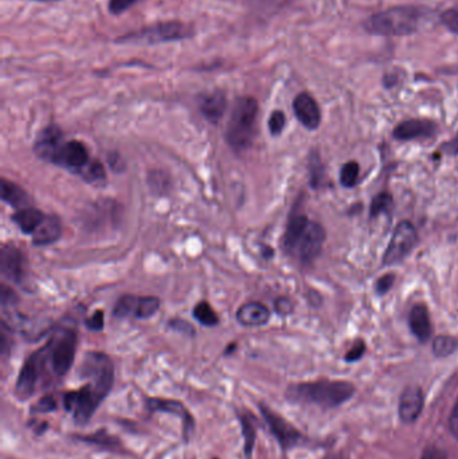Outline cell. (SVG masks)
I'll return each instance as SVG.
<instances>
[{
	"instance_id": "obj_1",
	"label": "cell",
	"mask_w": 458,
	"mask_h": 459,
	"mask_svg": "<svg viewBox=\"0 0 458 459\" xmlns=\"http://www.w3.org/2000/svg\"><path fill=\"white\" fill-rule=\"evenodd\" d=\"M423 19L425 12L417 7H395L370 16L364 27L376 36H409L421 27Z\"/></svg>"
},
{
	"instance_id": "obj_2",
	"label": "cell",
	"mask_w": 458,
	"mask_h": 459,
	"mask_svg": "<svg viewBox=\"0 0 458 459\" xmlns=\"http://www.w3.org/2000/svg\"><path fill=\"white\" fill-rule=\"evenodd\" d=\"M257 116L258 102L255 98L241 97L235 101L226 128V140L234 152L242 153L253 144Z\"/></svg>"
},
{
	"instance_id": "obj_3",
	"label": "cell",
	"mask_w": 458,
	"mask_h": 459,
	"mask_svg": "<svg viewBox=\"0 0 458 459\" xmlns=\"http://www.w3.org/2000/svg\"><path fill=\"white\" fill-rule=\"evenodd\" d=\"M353 386L347 382H314L289 387L287 395L293 401L312 403L320 407H336L353 395Z\"/></svg>"
},
{
	"instance_id": "obj_4",
	"label": "cell",
	"mask_w": 458,
	"mask_h": 459,
	"mask_svg": "<svg viewBox=\"0 0 458 459\" xmlns=\"http://www.w3.org/2000/svg\"><path fill=\"white\" fill-rule=\"evenodd\" d=\"M193 36V30L190 24L183 23L179 21H166V22L149 24L140 30L128 33L125 36L117 38V42L155 45V43L183 40V39H188Z\"/></svg>"
},
{
	"instance_id": "obj_5",
	"label": "cell",
	"mask_w": 458,
	"mask_h": 459,
	"mask_svg": "<svg viewBox=\"0 0 458 459\" xmlns=\"http://www.w3.org/2000/svg\"><path fill=\"white\" fill-rule=\"evenodd\" d=\"M80 374L101 400L108 396L114 382V367L110 357L101 352H89L80 367Z\"/></svg>"
},
{
	"instance_id": "obj_6",
	"label": "cell",
	"mask_w": 458,
	"mask_h": 459,
	"mask_svg": "<svg viewBox=\"0 0 458 459\" xmlns=\"http://www.w3.org/2000/svg\"><path fill=\"white\" fill-rule=\"evenodd\" d=\"M48 362L57 376H65L70 371L75 356L77 335L72 329H63L48 341Z\"/></svg>"
},
{
	"instance_id": "obj_7",
	"label": "cell",
	"mask_w": 458,
	"mask_h": 459,
	"mask_svg": "<svg viewBox=\"0 0 458 459\" xmlns=\"http://www.w3.org/2000/svg\"><path fill=\"white\" fill-rule=\"evenodd\" d=\"M46 362H48V345L28 356L15 384V394L18 398L26 400L36 392V384L42 376Z\"/></svg>"
},
{
	"instance_id": "obj_8",
	"label": "cell",
	"mask_w": 458,
	"mask_h": 459,
	"mask_svg": "<svg viewBox=\"0 0 458 459\" xmlns=\"http://www.w3.org/2000/svg\"><path fill=\"white\" fill-rule=\"evenodd\" d=\"M101 401L102 400L98 398V395L89 384H85L80 389L66 394L63 398L65 409L72 412L74 421L78 424L89 422Z\"/></svg>"
},
{
	"instance_id": "obj_9",
	"label": "cell",
	"mask_w": 458,
	"mask_h": 459,
	"mask_svg": "<svg viewBox=\"0 0 458 459\" xmlns=\"http://www.w3.org/2000/svg\"><path fill=\"white\" fill-rule=\"evenodd\" d=\"M417 230L410 222H402L397 226L385 254V265L398 264L417 244Z\"/></svg>"
},
{
	"instance_id": "obj_10",
	"label": "cell",
	"mask_w": 458,
	"mask_h": 459,
	"mask_svg": "<svg viewBox=\"0 0 458 459\" xmlns=\"http://www.w3.org/2000/svg\"><path fill=\"white\" fill-rule=\"evenodd\" d=\"M261 412L272 433L277 438L278 443L284 450H289L302 442V434L282 416H279L266 406H261Z\"/></svg>"
},
{
	"instance_id": "obj_11",
	"label": "cell",
	"mask_w": 458,
	"mask_h": 459,
	"mask_svg": "<svg viewBox=\"0 0 458 459\" xmlns=\"http://www.w3.org/2000/svg\"><path fill=\"white\" fill-rule=\"evenodd\" d=\"M324 239H326L324 229L319 223L309 220L293 253L297 254V256L302 262H311L320 253Z\"/></svg>"
},
{
	"instance_id": "obj_12",
	"label": "cell",
	"mask_w": 458,
	"mask_h": 459,
	"mask_svg": "<svg viewBox=\"0 0 458 459\" xmlns=\"http://www.w3.org/2000/svg\"><path fill=\"white\" fill-rule=\"evenodd\" d=\"M66 141L63 140V133L57 125H48L42 129L34 144V152L36 156L48 163H55V158L60 153V148Z\"/></svg>"
},
{
	"instance_id": "obj_13",
	"label": "cell",
	"mask_w": 458,
	"mask_h": 459,
	"mask_svg": "<svg viewBox=\"0 0 458 459\" xmlns=\"http://www.w3.org/2000/svg\"><path fill=\"white\" fill-rule=\"evenodd\" d=\"M1 273L9 281L22 284L27 276V261L24 254L14 244L1 247Z\"/></svg>"
},
{
	"instance_id": "obj_14",
	"label": "cell",
	"mask_w": 458,
	"mask_h": 459,
	"mask_svg": "<svg viewBox=\"0 0 458 459\" xmlns=\"http://www.w3.org/2000/svg\"><path fill=\"white\" fill-rule=\"evenodd\" d=\"M89 161H90L89 152L84 143L72 140V141H66L60 148V153L55 158L54 164L80 175Z\"/></svg>"
},
{
	"instance_id": "obj_15",
	"label": "cell",
	"mask_w": 458,
	"mask_h": 459,
	"mask_svg": "<svg viewBox=\"0 0 458 459\" xmlns=\"http://www.w3.org/2000/svg\"><path fill=\"white\" fill-rule=\"evenodd\" d=\"M148 409L152 412H166V414H174V415L179 416L183 421L184 438H186V441L190 439V436L193 433V428H195V422H193V418L190 415V412L186 410V407L181 403L176 401V400H169V399H149Z\"/></svg>"
},
{
	"instance_id": "obj_16",
	"label": "cell",
	"mask_w": 458,
	"mask_h": 459,
	"mask_svg": "<svg viewBox=\"0 0 458 459\" xmlns=\"http://www.w3.org/2000/svg\"><path fill=\"white\" fill-rule=\"evenodd\" d=\"M293 110L297 120L308 129H316L320 125L321 113L314 97L308 93H300L293 101Z\"/></svg>"
},
{
	"instance_id": "obj_17",
	"label": "cell",
	"mask_w": 458,
	"mask_h": 459,
	"mask_svg": "<svg viewBox=\"0 0 458 459\" xmlns=\"http://www.w3.org/2000/svg\"><path fill=\"white\" fill-rule=\"evenodd\" d=\"M423 409V394L418 387H408L399 401V418L405 423L415 422Z\"/></svg>"
},
{
	"instance_id": "obj_18",
	"label": "cell",
	"mask_w": 458,
	"mask_h": 459,
	"mask_svg": "<svg viewBox=\"0 0 458 459\" xmlns=\"http://www.w3.org/2000/svg\"><path fill=\"white\" fill-rule=\"evenodd\" d=\"M198 105L206 120L211 124H217L225 114L228 99L223 92L214 90L199 97Z\"/></svg>"
},
{
	"instance_id": "obj_19",
	"label": "cell",
	"mask_w": 458,
	"mask_h": 459,
	"mask_svg": "<svg viewBox=\"0 0 458 459\" xmlns=\"http://www.w3.org/2000/svg\"><path fill=\"white\" fill-rule=\"evenodd\" d=\"M235 317L241 325L255 328L265 325L270 320V312L261 302H247L237 310Z\"/></svg>"
},
{
	"instance_id": "obj_20",
	"label": "cell",
	"mask_w": 458,
	"mask_h": 459,
	"mask_svg": "<svg viewBox=\"0 0 458 459\" xmlns=\"http://www.w3.org/2000/svg\"><path fill=\"white\" fill-rule=\"evenodd\" d=\"M435 125L432 121L409 120L399 124L394 131V137L398 140H412L430 137L435 133Z\"/></svg>"
},
{
	"instance_id": "obj_21",
	"label": "cell",
	"mask_w": 458,
	"mask_h": 459,
	"mask_svg": "<svg viewBox=\"0 0 458 459\" xmlns=\"http://www.w3.org/2000/svg\"><path fill=\"white\" fill-rule=\"evenodd\" d=\"M60 235H62V223L60 217L55 215H46L43 223L33 234V243L38 247L48 246L58 241Z\"/></svg>"
},
{
	"instance_id": "obj_22",
	"label": "cell",
	"mask_w": 458,
	"mask_h": 459,
	"mask_svg": "<svg viewBox=\"0 0 458 459\" xmlns=\"http://www.w3.org/2000/svg\"><path fill=\"white\" fill-rule=\"evenodd\" d=\"M45 217L46 215L41 210L34 207H26L22 210H18L12 215L11 219L22 232L27 235H33L38 227L43 223Z\"/></svg>"
},
{
	"instance_id": "obj_23",
	"label": "cell",
	"mask_w": 458,
	"mask_h": 459,
	"mask_svg": "<svg viewBox=\"0 0 458 459\" xmlns=\"http://www.w3.org/2000/svg\"><path fill=\"white\" fill-rule=\"evenodd\" d=\"M412 333L418 338L420 341H426L432 336V323L429 312L423 305H417L411 309L410 317H409Z\"/></svg>"
},
{
	"instance_id": "obj_24",
	"label": "cell",
	"mask_w": 458,
	"mask_h": 459,
	"mask_svg": "<svg viewBox=\"0 0 458 459\" xmlns=\"http://www.w3.org/2000/svg\"><path fill=\"white\" fill-rule=\"evenodd\" d=\"M1 199H3V202L12 205L16 210L30 207L28 205L31 203V198L22 187H19L18 184H15L12 181L6 180V179H3L1 181Z\"/></svg>"
},
{
	"instance_id": "obj_25",
	"label": "cell",
	"mask_w": 458,
	"mask_h": 459,
	"mask_svg": "<svg viewBox=\"0 0 458 459\" xmlns=\"http://www.w3.org/2000/svg\"><path fill=\"white\" fill-rule=\"evenodd\" d=\"M308 223H309L308 217L302 215V214H297V215L290 217L289 223L287 226V231H285V237H284V246L289 253L294 252Z\"/></svg>"
},
{
	"instance_id": "obj_26",
	"label": "cell",
	"mask_w": 458,
	"mask_h": 459,
	"mask_svg": "<svg viewBox=\"0 0 458 459\" xmlns=\"http://www.w3.org/2000/svg\"><path fill=\"white\" fill-rule=\"evenodd\" d=\"M241 421L242 434L245 438V457L247 459H252L253 455L254 445H255V419L250 412H245L240 415Z\"/></svg>"
},
{
	"instance_id": "obj_27",
	"label": "cell",
	"mask_w": 458,
	"mask_h": 459,
	"mask_svg": "<svg viewBox=\"0 0 458 459\" xmlns=\"http://www.w3.org/2000/svg\"><path fill=\"white\" fill-rule=\"evenodd\" d=\"M159 308H160V300L155 296L137 297L133 315L136 318H149L156 313Z\"/></svg>"
},
{
	"instance_id": "obj_28",
	"label": "cell",
	"mask_w": 458,
	"mask_h": 459,
	"mask_svg": "<svg viewBox=\"0 0 458 459\" xmlns=\"http://www.w3.org/2000/svg\"><path fill=\"white\" fill-rule=\"evenodd\" d=\"M193 314L202 325L215 326L219 323L217 313L214 312V309L210 306L208 302H199L193 308Z\"/></svg>"
},
{
	"instance_id": "obj_29",
	"label": "cell",
	"mask_w": 458,
	"mask_h": 459,
	"mask_svg": "<svg viewBox=\"0 0 458 459\" xmlns=\"http://www.w3.org/2000/svg\"><path fill=\"white\" fill-rule=\"evenodd\" d=\"M80 175L84 178V180L87 183H93V184H96V183L98 184L100 181H105L107 179L105 168H104L102 163L98 160H90L87 163V166L81 171Z\"/></svg>"
},
{
	"instance_id": "obj_30",
	"label": "cell",
	"mask_w": 458,
	"mask_h": 459,
	"mask_svg": "<svg viewBox=\"0 0 458 459\" xmlns=\"http://www.w3.org/2000/svg\"><path fill=\"white\" fill-rule=\"evenodd\" d=\"M457 340L449 336H438L433 342V352L438 357H445L457 350Z\"/></svg>"
},
{
	"instance_id": "obj_31",
	"label": "cell",
	"mask_w": 458,
	"mask_h": 459,
	"mask_svg": "<svg viewBox=\"0 0 458 459\" xmlns=\"http://www.w3.org/2000/svg\"><path fill=\"white\" fill-rule=\"evenodd\" d=\"M359 166L356 161H350L344 164L340 173V180L344 187H353L359 179Z\"/></svg>"
},
{
	"instance_id": "obj_32",
	"label": "cell",
	"mask_w": 458,
	"mask_h": 459,
	"mask_svg": "<svg viewBox=\"0 0 458 459\" xmlns=\"http://www.w3.org/2000/svg\"><path fill=\"white\" fill-rule=\"evenodd\" d=\"M136 301H137V297L136 296H131V294H127V296H122L120 300L117 301V303L114 305V309H113V314L116 317H127L129 314L134 313V306H136Z\"/></svg>"
},
{
	"instance_id": "obj_33",
	"label": "cell",
	"mask_w": 458,
	"mask_h": 459,
	"mask_svg": "<svg viewBox=\"0 0 458 459\" xmlns=\"http://www.w3.org/2000/svg\"><path fill=\"white\" fill-rule=\"evenodd\" d=\"M393 208V198L390 193H379L376 195L373 200L371 205V215L373 217H378L380 214H386L388 211H391Z\"/></svg>"
},
{
	"instance_id": "obj_34",
	"label": "cell",
	"mask_w": 458,
	"mask_h": 459,
	"mask_svg": "<svg viewBox=\"0 0 458 459\" xmlns=\"http://www.w3.org/2000/svg\"><path fill=\"white\" fill-rule=\"evenodd\" d=\"M285 122H287L285 114L281 110H275L269 119V131L273 136H277L284 131Z\"/></svg>"
},
{
	"instance_id": "obj_35",
	"label": "cell",
	"mask_w": 458,
	"mask_h": 459,
	"mask_svg": "<svg viewBox=\"0 0 458 459\" xmlns=\"http://www.w3.org/2000/svg\"><path fill=\"white\" fill-rule=\"evenodd\" d=\"M139 0H109L108 9L112 15H121L128 11Z\"/></svg>"
},
{
	"instance_id": "obj_36",
	"label": "cell",
	"mask_w": 458,
	"mask_h": 459,
	"mask_svg": "<svg viewBox=\"0 0 458 459\" xmlns=\"http://www.w3.org/2000/svg\"><path fill=\"white\" fill-rule=\"evenodd\" d=\"M57 409L55 400L53 396H45V398L39 399L36 404L31 409V414H46L50 411H54Z\"/></svg>"
},
{
	"instance_id": "obj_37",
	"label": "cell",
	"mask_w": 458,
	"mask_h": 459,
	"mask_svg": "<svg viewBox=\"0 0 458 459\" xmlns=\"http://www.w3.org/2000/svg\"><path fill=\"white\" fill-rule=\"evenodd\" d=\"M442 23L447 26V28L453 33H458V6L449 9L441 15Z\"/></svg>"
},
{
	"instance_id": "obj_38",
	"label": "cell",
	"mask_w": 458,
	"mask_h": 459,
	"mask_svg": "<svg viewBox=\"0 0 458 459\" xmlns=\"http://www.w3.org/2000/svg\"><path fill=\"white\" fill-rule=\"evenodd\" d=\"M86 326H87V329L93 330V332L102 330V328H104V312L102 310H96L86 320Z\"/></svg>"
},
{
	"instance_id": "obj_39",
	"label": "cell",
	"mask_w": 458,
	"mask_h": 459,
	"mask_svg": "<svg viewBox=\"0 0 458 459\" xmlns=\"http://www.w3.org/2000/svg\"><path fill=\"white\" fill-rule=\"evenodd\" d=\"M169 326H171L172 329H176V330L183 332V333H186V335H190V336H193V333H195L193 326L190 325L188 323L183 321V320H172V321L169 323Z\"/></svg>"
},
{
	"instance_id": "obj_40",
	"label": "cell",
	"mask_w": 458,
	"mask_h": 459,
	"mask_svg": "<svg viewBox=\"0 0 458 459\" xmlns=\"http://www.w3.org/2000/svg\"><path fill=\"white\" fill-rule=\"evenodd\" d=\"M421 459H449L447 454L438 448V447H427L423 451L422 458Z\"/></svg>"
},
{
	"instance_id": "obj_41",
	"label": "cell",
	"mask_w": 458,
	"mask_h": 459,
	"mask_svg": "<svg viewBox=\"0 0 458 459\" xmlns=\"http://www.w3.org/2000/svg\"><path fill=\"white\" fill-rule=\"evenodd\" d=\"M449 427H450L452 434L454 435L458 439V399L456 404H454V409L452 411L450 419H449Z\"/></svg>"
},
{
	"instance_id": "obj_42",
	"label": "cell",
	"mask_w": 458,
	"mask_h": 459,
	"mask_svg": "<svg viewBox=\"0 0 458 459\" xmlns=\"http://www.w3.org/2000/svg\"><path fill=\"white\" fill-rule=\"evenodd\" d=\"M393 282H394V277L391 274L388 276H385V277L380 278L376 284V289L379 293H386L387 290L390 289L393 286Z\"/></svg>"
},
{
	"instance_id": "obj_43",
	"label": "cell",
	"mask_w": 458,
	"mask_h": 459,
	"mask_svg": "<svg viewBox=\"0 0 458 459\" xmlns=\"http://www.w3.org/2000/svg\"><path fill=\"white\" fill-rule=\"evenodd\" d=\"M363 352H364V344L363 342H358L352 350L348 352V355L346 356V359L348 362H355L358 359L362 357Z\"/></svg>"
},
{
	"instance_id": "obj_44",
	"label": "cell",
	"mask_w": 458,
	"mask_h": 459,
	"mask_svg": "<svg viewBox=\"0 0 458 459\" xmlns=\"http://www.w3.org/2000/svg\"><path fill=\"white\" fill-rule=\"evenodd\" d=\"M276 310L278 313L287 314L292 310V303L288 298H279L276 302Z\"/></svg>"
},
{
	"instance_id": "obj_45",
	"label": "cell",
	"mask_w": 458,
	"mask_h": 459,
	"mask_svg": "<svg viewBox=\"0 0 458 459\" xmlns=\"http://www.w3.org/2000/svg\"><path fill=\"white\" fill-rule=\"evenodd\" d=\"M449 148L453 151V152H457L458 153V136L449 144Z\"/></svg>"
},
{
	"instance_id": "obj_46",
	"label": "cell",
	"mask_w": 458,
	"mask_h": 459,
	"mask_svg": "<svg viewBox=\"0 0 458 459\" xmlns=\"http://www.w3.org/2000/svg\"><path fill=\"white\" fill-rule=\"evenodd\" d=\"M324 459H343L341 458V455H339V454H331V455H328L326 458Z\"/></svg>"
},
{
	"instance_id": "obj_47",
	"label": "cell",
	"mask_w": 458,
	"mask_h": 459,
	"mask_svg": "<svg viewBox=\"0 0 458 459\" xmlns=\"http://www.w3.org/2000/svg\"><path fill=\"white\" fill-rule=\"evenodd\" d=\"M36 1H60V0H36Z\"/></svg>"
}]
</instances>
